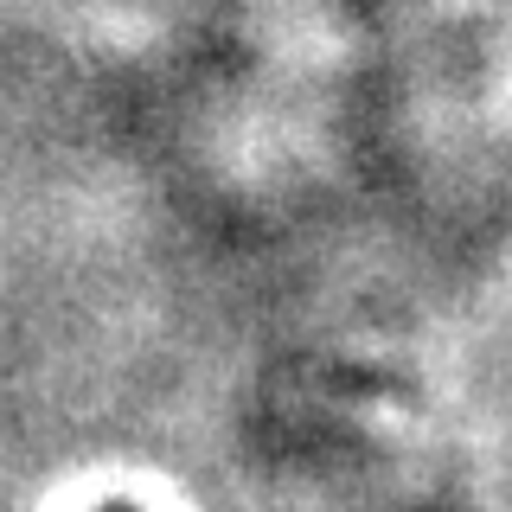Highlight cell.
Returning a JSON list of instances; mask_svg holds the SVG:
<instances>
[{
    "label": "cell",
    "instance_id": "cell-1",
    "mask_svg": "<svg viewBox=\"0 0 512 512\" xmlns=\"http://www.w3.org/2000/svg\"><path fill=\"white\" fill-rule=\"evenodd\" d=\"M103 512H135V506H103Z\"/></svg>",
    "mask_w": 512,
    "mask_h": 512
}]
</instances>
